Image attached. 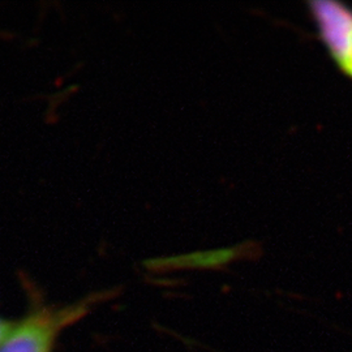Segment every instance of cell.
Segmentation results:
<instances>
[{
	"mask_svg": "<svg viewBox=\"0 0 352 352\" xmlns=\"http://www.w3.org/2000/svg\"><path fill=\"white\" fill-rule=\"evenodd\" d=\"M312 16L333 59L352 77V11L336 1H312Z\"/></svg>",
	"mask_w": 352,
	"mask_h": 352,
	"instance_id": "cell-2",
	"label": "cell"
},
{
	"mask_svg": "<svg viewBox=\"0 0 352 352\" xmlns=\"http://www.w3.org/2000/svg\"><path fill=\"white\" fill-rule=\"evenodd\" d=\"M13 325L7 322V321H3L0 320V344L3 343V340L7 338V336L10 334V331L12 330Z\"/></svg>",
	"mask_w": 352,
	"mask_h": 352,
	"instance_id": "cell-4",
	"label": "cell"
},
{
	"mask_svg": "<svg viewBox=\"0 0 352 352\" xmlns=\"http://www.w3.org/2000/svg\"><path fill=\"white\" fill-rule=\"evenodd\" d=\"M81 309L62 312H38L29 316L12 330L0 344V352H51L60 330L69 325Z\"/></svg>",
	"mask_w": 352,
	"mask_h": 352,
	"instance_id": "cell-1",
	"label": "cell"
},
{
	"mask_svg": "<svg viewBox=\"0 0 352 352\" xmlns=\"http://www.w3.org/2000/svg\"><path fill=\"white\" fill-rule=\"evenodd\" d=\"M235 257L232 250L226 251L206 252V253H193L184 257H179L177 263L193 266H213V265L225 264Z\"/></svg>",
	"mask_w": 352,
	"mask_h": 352,
	"instance_id": "cell-3",
	"label": "cell"
}]
</instances>
